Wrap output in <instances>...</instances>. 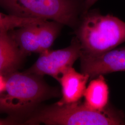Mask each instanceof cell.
Returning a JSON list of instances; mask_svg holds the SVG:
<instances>
[{
	"label": "cell",
	"mask_w": 125,
	"mask_h": 125,
	"mask_svg": "<svg viewBox=\"0 0 125 125\" xmlns=\"http://www.w3.org/2000/svg\"><path fill=\"white\" fill-rule=\"evenodd\" d=\"M6 86L0 94V111L13 115H29L41 103L59 95L43 76L14 72L6 76Z\"/></svg>",
	"instance_id": "1"
},
{
	"label": "cell",
	"mask_w": 125,
	"mask_h": 125,
	"mask_svg": "<svg viewBox=\"0 0 125 125\" xmlns=\"http://www.w3.org/2000/svg\"><path fill=\"white\" fill-rule=\"evenodd\" d=\"M27 125H120L125 124L123 114L107 107L102 111L88 107L84 103L60 105L56 103L38 107L27 117Z\"/></svg>",
	"instance_id": "2"
},
{
	"label": "cell",
	"mask_w": 125,
	"mask_h": 125,
	"mask_svg": "<svg viewBox=\"0 0 125 125\" xmlns=\"http://www.w3.org/2000/svg\"><path fill=\"white\" fill-rule=\"evenodd\" d=\"M74 30L82 52L86 54L102 53L125 41V22L97 9L83 13Z\"/></svg>",
	"instance_id": "3"
},
{
	"label": "cell",
	"mask_w": 125,
	"mask_h": 125,
	"mask_svg": "<svg viewBox=\"0 0 125 125\" xmlns=\"http://www.w3.org/2000/svg\"><path fill=\"white\" fill-rule=\"evenodd\" d=\"M85 0H0V7L20 17L53 21L74 30L84 11Z\"/></svg>",
	"instance_id": "4"
},
{
	"label": "cell",
	"mask_w": 125,
	"mask_h": 125,
	"mask_svg": "<svg viewBox=\"0 0 125 125\" xmlns=\"http://www.w3.org/2000/svg\"><path fill=\"white\" fill-rule=\"evenodd\" d=\"M82 52L80 44L75 37L65 48L48 50L40 53L35 62L24 72L41 76H51L58 81L62 73L80 58Z\"/></svg>",
	"instance_id": "5"
},
{
	"label": "cell",
	"mask_w": 125,
	"mask_h": 125,
	"mask_svg": "<svg viewBox=\"0 0 125 125\" xmlns=\"http://www.w3.org/2000/svg\"><path fill=\"white\" fill-rule=\"evenodd\" d=\"M81 70L89 78L113 72H125V47L97 55L82 52Z\"/></svg>",
	"instance_id": "6"
},
{
	"label": "cell",
	"mask_w": 125,
	"mask_h": 125,
	"mask_svg": "<svg viewBox=\"0 0 125 125\" xmlns=\"http://www.w3.org/2000/svg\"><path fill=\"white\" fill-rule=\"evenodd\" d=\"M89 78L87 74L78 73L72 67L67 69L58 80L61 86L62 98L57 103L63 105L80 101Z\"/></svg>",
	"instance_id": "7"
},
{
	"label": "cell",
	"mask_w": 125,
	"mask_h": 125,
	"mask_svg": "<svg viewBox=\"0 0 125 125\" xmlns=\"http://www.w3.org/2000/svg\"><path fill=\"white\" fill-rule=\"evenodd\" d=\"M24 57L9 31H0V73L6 77L17 72Z\"/></svg>",
	"instance_id": "8"
},
{
	"label": "cell",
	"mask_w": 125,
	"mask_h": 125,
	"mask_svg": "<svg viewBox=\"0 0 125 125\" xmlns=\"http://www.w3.org/2000/svg\"><path fill=\"white\" fill-rule=\"evenodd\" d=\"M84 103L91 109L102 111L108 107L109 89L103 75L91 81L86 87Z\"/></svg>",
	"instance_id": "9"
},
{
	"label": "cell",
	"mask_w": 125,
	"mask_h": 125,
	"mask_svg": "<svg viewBox=\"0 0 125 125\" xmlns=\"http://www.w3.org/2000/svg\"><path fill=\"white\" fill-rule=\"evenodd\" d=\"M44 21L17 28L9 31V34L25 57L32 53H40L37 29L38 25Z\"/></svg>",
	"instance_id": "10"
},
{
	"label": "cell",
	"mask_w": 125,
	"mask_h": 125,
	"mask_svg": "<svg viewBox=\"0 0 125 125\" xmlns=\"http://www.w3.org/2000/svg\"><path fill=\"white\" fill-rule=\"evenodd\" d=\"M64 26L61 23L45 20L38 25L37 38L40 47V54L50 50Z\"/></svg>",
	"instance_id": "11"
},
{
	"label": "cell",
	"mask_w": 125,
	"mask_h": 125,
	"mask_svg": "<svg viewBox=\"0 0 125 125\" xmlns=\"http://www.w3.org/2000/svg\"><path fill=\"white\" fill-rule=\"evenodd\" d=\"M44 20H46L20 17L0 12V31H9L17 28L40 22Z\"/></svg>",
	"instance_id": "12"
},
{
	"label": "cell",
	"mask_w": 125,
	"mask_h": 125,
	"mask_svg": "<svg viewBox=\"0 0 125 125\" xmlns=\"http://www.w3.org/2000/svg\"><path fill=\"white\" fill-rule=\"evenodd\" d=\"M6 77L0 73V94L2 93L6 89Z\"/></svg>",
	"instance_id": "13"
},
{
	"label": "cell",
	"mask_w": 125,
	"mask_h": 125,
	"mask_svg": "<svg viewBox=\"0 0 125 125\" xmlns=\"http://www.w3.org/2000/svg\"><path fill=\"white\" fill-rule=\"evenodd\" d=\"M98 0H85L84 13L88 11Z\"/></svg>",
	"instance_id": "14"
}]
</instances>
